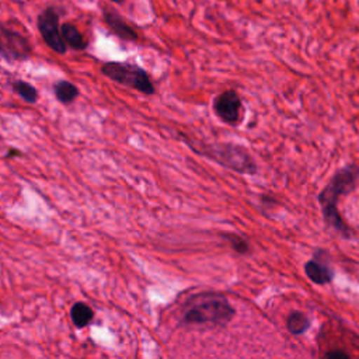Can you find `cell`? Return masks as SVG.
Segmentation results:
<instances>
[{"mask_svg":"<svg viewBox=\"0 0 359 359\" xmlns=\"http://www.w3.org/2000/svg\"><path fill=\"white\" fill-rule=\"evenodd\" d=\"M21 154L22 153L17 149H8V151H7V157H14V156H21Z\"/></svg>","mask_w":359,"mask_h":359,"instance_id":"e0dca14e","label":"cell"},{"mask_svg":"<svg viewBox=\"0 0 359 359\" xmlns=\"http://www.w3.org/2000/svg\"><path fill=\"white\" fill-rule=\"evenodd\" d=\"M101 73L109 80L133 88L144 95H153L156 91L149 73L135 63L107 62L101 66Z\"/></svg>","mask_w":359,"mask_h":359,"instance_id":"277c9868","label":"cell"},{"mask_svg":"<svg viewBox=\"0 0 359 359\" xmlns=\"http://www.w3.org/2000/svg\"><path fill=\"white\" fill-rule=\"evenodd\" d=\"M36 27L42 36V41L56 53L65 55L67 48L60 35L59 14L53 7L43 8L36 17Z\"/></svg>","mask_w":359,"mask_h":359,"instance_id":"8992f818","label":"cell"},{"mask_svg":"<svg viewBox=\"0 0 359 359\" xmlns=\"http://www.w3.org/2000/svg\"><path fill=\"white\" fill-rule=\"evenodd\" d=\"M309 318L302 311H292L289 316H287V320H286V327L287 330L292 332V334H303L307 328H309Z\"/></svg>","mask_w":359,"mask_h":359,"instance_id":"5bb4252c","label":"cell"},{"mask_svg":"<svg viewBox=\"0 0 359 359\" xmlns=\"http://www.w3.org/2000/svg\"><path fill=\"white\" fill-rule=\"evenodd\" d=\"M180 137L194 153L202 157H206L227 170H231L238 174H245V175H254L258 171L254 157L251 156L248 149H245L241 144H236L230 142L206 143V142L189 137L188 135H184V133H180Z\"/></svg>","mask_w":359,"mask_h":359,"instance_id":"7a4b0ae2","label":"cell"},{"mask_svg":"<svg viewBox=\"0 0 359 359\" xmlns=\"http://www.w3.org/2000/svg\"><path fill=\"white\" fill-rule=\"evenodd\" d=\"M224 238H227L229 243L231 244L233 250H236V251L240 252V254H245V252L250 250V245H248L247 240L243 238L241 236H237V234H226Z\"/></svg>","mask_w":359,"mask_h":359,"instance_id":"9a60e30c","label":"cell"},{"mask_svg":"<svg viewBox=\"0 0 359 359\" xmlns=\"http://www.w3.org/2000/svg\"><path fill=\"white\" fill-rule=\"evenodd\" d=\"M306 275L310 278V280H313L314 283L318 285H325L328 282H331L332 279V273L331 271L317 258L310 259L309 262H306Z\"/></svg>","mask_w":359,"mask_h":359,"instance_id":"30bf717a","label":"cell"},{"mask_svg":"<svg viewBox=\"0 0 359 359\" xmlns=\"http://www.w3.org/2000/svg\"><path fill=\"white\" fill-rule=\"evenodd\" d=\"M216 116L227 125H238L243 121V101L237 91L224 90L213 100Z\"/></svg>","mask_w":359,"mask_h":359,"instance_id":"52a82bcc","label":"cell"},{"mask_svg":"<svg viewBox=\"0 0 359 359\" xmlns=\"http://www.w3.org/2000/svg\"><path fill=\"white\" fill-rule=\"evenodd\" d=\"M230 303L219 294H201L188 303L184 321L196 325H224L233 317Z\"/></svg>","mask_w":359,"mask_h":359,"instance_id":"3957f363","label":"cell"},{"mask_svg":"<svg viewBox=\"0 0 359 359\" xmlns=\"http://www.w3.org/2000/svg\"><path fill=\"white\" fill-rule=\"evenodd\" d=\"M359 181V165L351 163L339 170L331 177L330 182L318 194L317 199L321 208L324 222L337 230L344 237H351L353 234L352 229L345 223L344 217L338 212V201L341 196L348 195L356 188Z\"/></svg>","mask_w":359,"mask_h":359,"instance_id":"6da1fadb","label":"cell"},{"mask_svg":"<svg viewBox=\"0 0 359 359\" xmlns=\"http://www.w3.org/2000/svg\"><path fill=\"white\" fill-rule=\"evenodd\" d=\"M109 1H112V3H116V4H121V3H123L125 0H109Z\"/></svg>","mask_w":359,"mask_h":359,"instance_id":"ac0fdd59","label":"cell"},{"mask_svg":"<svg viewBox=\"0 0 359 359\" xmlns=\"http://www.w3.org/2000/svg\"><path fill=\"white\" fill-rule=\"evenodd\" d=\"M93 310L90 306H87L86 303H76L73 304L72 310H70V317H72V321L73 324L77 327V328H83L86 325H88V323L93 320Z\"/></svg>","mask_w":359,"mask_h":359,"instance_id":"7c38bea8","label":"cell"},{"mask_svg":"<svg viewBox=\"0 0 359 359\" xmlns=\"http://www.w3.org/2000/svg\"><path fill=\"white\" fill-rule=\"evenodd\" d=\"M0 56L8 62H24L32 56V45L25 35L0 21Z\"/></svg>","mask_w":359,"mask_h":359,"instance_id":"5b68a950","label":"cell"},{"mask_svg":"<svg viewBox=\"0 0 359 359\" xmlns=\"http://www.w3.org/2000/svg\"><path fill=\"white\" fill-rule=\"evenodd\" d=\"M53 94L62 104H72L79 97V88L69 80H59L53 84Z\"/></svg>","mask_w":359,"mask_h":359,"instance_id":"8fae6325","label":"cell"},{"mask_svg":"<svg viewBox=\"0 0 359 359\" xmlns=\"http://www.w3.org/2000/svg\"><path fill=\"white\" fill-rule=\"evenodd\" d=\"M13 91L22 98L27 104H35L38 101V91L34 86H31L28 81L24 80H14L11 83Z\"/></svg>","mask_w":359,"mask_h":359,"instance_id":"4fadbf2b","label":"cell"},{"mask_svg":"<svg viewBox=\"0 0 359 359\" xmlns=\"http://www.w3.org/2000/svg\"><path fill=\"white\" fill-rule=\"evenodd\" d=\"M60 35L66 48H70L73 50H84L88 46L87 39L83 36L79 28L72 22L60 24Z\"/></svg>","mask_w":359,"mask_h":359,"instance_id":"9c48e42d","label":"cell"},{"mask_svg":"<svg viewBox=\"0 0 359 359\" xmlns=\"http://www.w3.org/2000/svg\"><path fill=\"white\" fill-rule=\"evenodd\" d=\"M101 11H102V18L105 24L108 25L111 32L116 35L119 39L128 41V42H136L139 39L137 31L115 8L104 4L101 7Z\"/></svg>","mask_w":359,"mask_h":359,"instance_id":"ba28073f","label":"cell"},{"mask_svg":"<svg viewBox=\"0 0 359 359\" xmlns=\"http://www.w3.org/2000/svg\"><path fill=\"white\" fill-rule=\"evenodd\" d=\"M325 359H351V358L342 351H331L327 353Z\"/></svg>","mask_w":359,"mask_h":359,"instance_id":"2e32d148","label":"cell"}]
</instances>
